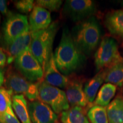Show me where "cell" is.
<instances>
[{"instance_id":"52a82bcc","label":"cell","mask_w":123,"mask_h":123,"mask_svg":"<svg viewBox=\"0 0 123 123\" xmlns=\"http://www.w3.org/2000/svg\"><path fill=\"white\" fill-rule=\"evenodd\" d=\"M30 31L26 15L10 12L6 17L2 27V39L6 49L17 38Z\"/></svg>"},{"instance_id":"83f0119b","label":"cell","mask_w":123,"mask_h":123,"mask_svg":"<svg viewBox=\"0 0 123 123\" xmlns=\"http://www.w3.org/2000/svg\"><path fill=\"white\" fill-rule=\"evenodd\" d=\"M7 55L5 50L0 47V67H4L7 63Z\"/></svg>"},{"instance_id":"7a4b0ae2","label":"cell","mask_w":123,"mask_h":123,"mask_svg":"<svg viewBox=\"0 0 123 123\" xmlns=\"http://www.w3.org/2000/svg\"><path fill=\"white\" fill-rule=\"evenodd\" d=\"M71 33L75 43L85 55L91 54L100 41V26L93 16L77 23Z\"/></svg>"},{"instance_id":"9c48e42d","label":"cell","mask_w":123,"mask_h":123,"mask_svg":"<svg viewBox=\"0 0 123 123\" xmlns=\"http://www.w3.org/2000/svg\"><path fill=\"white\" fill-rule=\"evenodd\" d=\"M96 12V3L92 0H68L63 8L66 17L76 23L93 17Z\"/></svg>"},{"instance_id":"4fadbf2b","label":"cell","mask_w":123,"mask_h":123,"mask_svg":"<svg viewBox=\"0 0 123 123\" xmlns=\"http://www.w3.org/2000/svg\"><path fill=\"white\" fill-rule=\"evenodd\" d=\"M32 40V33L29 31L14 41L5 50L7 63L11 64L25 51L30 49Z\"/></svg>"},{"instance_id":"d6a6232c","label":"cell","mask_w":123,"mask_h":123,"mask_svg":"<svg viewBox=\"0 0 123 123\" xmlns=\"http://www.w3.org/2000/svg\"></svg>"},{"instance_id":"8fae6325","label":"cell","mask_w":123,"mask_h":123,"mask_svg":"<svg viewBox=\"0 0 123 123\" xmlns=\"http://www.w3.org/2000/svg\"><path fill=\"white\" fill-rule=\"evenodd\" d=\"M28 108L32 123H55L57 120V114L39 100L30 101Z\"/></svg>"},{"instance_id":"5b68a950","label":"cell","mask_w":123,"mask_h":123,"mask_svg":"<svg viewBox=\"0 0 123 123\" xmlns=\"http://www.w3.org/2000/svg\"><path fill=\"white\" fill-rule=\"evenodd\" d=\"M94 58L95 66L98 72L123 61L117 43L115 39L109 37H105L101 40L95 52Z\"/></svg>"},{"instance_id":"4dcf8cb0","label":"cell","mask_w":123,"mask_h":123,"mask_svg":"<svg viewBox=\"0 0 123 123\" xmlns=\"http://www.w3.org/2000/svg\"><path fill=\"white\" fill-rule=\"evenodd\" d=\"M1 14H0V23H1Z\"/></svg>"},{"instance_id":"8992f818","label":"cell","mask_w":123,"mask_h":123,"mask_svg":"<svg viewBox=\"0 0 123 123\" xmlns=\"http://www.w3.org/2000/svg\"><path fill=\"white\" fill-rule=\"evenodd\" d=\"M38 100L49 105L56 114H60L70 108L66 92L47 84L43 80L39 81Z\"/></svg>"},{"instance_id":"484cf974","label":"cell","mask_w":123,"mask_h":123,"mask_svg":"<svg viewBox=\"0 0 123 123\" xmlns=\"http://www.w3.org/2000/svg\"><path fill=\"white\" fill-rule=\"evenodd\" d=\"M1 123H21L17 116L15 115L12 106L9 107L5 112Z\"/></svg>"},{"instance_id":"1f68e13d","label":"cell","mask_w":123,"mask_h":123,"mask_svg":"<svg viewBox=\"0 0 123 123\" xmlns=\"http://www.w3.org/2000/svg\"><path fill=\"white\" fill-rule=\"evenodd\" d=\"M55 123H58V122H56Z\"/></svg>"},{"instance_id":"f546056e","label":"cell","mask_w":123,"mask_h":123,"mask_svg":"<svg viewBox=\"0 0 123 123\" xmlns=\"http://www.w3.org/2000/svg\"><path fill=\"white\" fill-rule=\"evenodd\" d=\"M2 32L0 31V43H1V41H2Z\"/></svg>"},{"instance_id":"f1b7e54d","label":"cell","mask_w":123,"mask_h":123,"mask_svg":"<svg viewBox=\"0 0 123 123\" xmlns=\"http://www.w3.org/2000/svg\"><path fill=\"white\" fill-rule=\"evenodd\" d=\"M5 80V75L4 71L2 68L0 67V88L2 87Z\"/></svg>"},{"instance_id":"6da1fadb","label":"cell","mask_w":123,"mask_h":123,"mask_svg":"<svg viewBox=\"0 0 123 123\" xmlns=\"http://www.w3.org/2000/svg\"><path fill=\"white\" fill-rule=\"evenodd\" d=\"M54 57L57 68L64 75L70 76L83 66L86 55L77 46L67 27L63 30L61 41Z\"/></svg>"},{"instance_id":"44dd1931","label":"cell","mask_w":123,"mask_h":123,"mask_svg":"<svg viewBox=\"0 0 123 123\" xmlns=\"http://www.w3.org/2000/svg\"><path fill=\"white\" fill-rule=\"evenodd\" d=\"M107 69L105 78L106 83L114 84L121 87L123 86V61L113 64Z\"/></svg>"},{"instance_id":"277c9868","label":"cell","mask_w":123,"mask_h":123,"mask_svg":"<svg viewBox=\"0 0 123 123\" xmlns=\"http://www.w3.org/2000/svg\"><path fill=\"white\" fill-rule=\"evenodd\" d=\"M5 86L12 95H23L30 101L38 99L39 82H31L17 71L10 68L5 75Z\"/></svg>"},{"instance_id":"4316f807","label":"cell","mask_w":123,"mask_h":123,"mask_svg":"<svg viewBox=\"0 0 123 123\" xmlns=\"http://www.w3.org/2000/svg\"><path fill=\"white\" fill-rule=\"evenodd\" d=\"M7 1L5 0H0V13L6 17L11 11L9 10L7 7Z\"/></svg>"},{"instance_id":"603a6c76","label":"cell","mask_w":123,"mask_h":123,"mask_svg":"<svg viewBox=\"0 0 123 123\" xmlns=\"http://www.w3.org/2000/svg\"><path fill=\"white\" fill-rule=\"evenodd\" d=\"M12 95L7 89L2 87L0 88V123L7 109L12 106Z\"/></svg>"},{"instance_id":"ac0fdd59","label":"cell","mask_w":123,"mask_h":123,"mask_svg":"<svg viewBox=\"0 0 123 123\" xmlns=\"http://www.w3.org/2000/svg\"><path fill=\"white\" fill-rule=\"evenodd\" d=\"M86 111L80 107H71L61 113L62 123H90Z\"/></svg>"},{"instance_id":"30bf717a","label":"cell","mask_w":123,"mask_h":123,"mask_svg":"<svg viewBox=\"0 0 123 123\" xmlns=\"http://www.w3.org/2000/svg\"><path fill=\"white\" fill-rule=\"evenodd\" d=\"M68 77L65 92L70 106L80 107L86 111L88 110L89 104L84 91V79L74 74Z\"/></svg>"},{"instance_id":"5bb4252c","label":"cell","mask_w":123,"mask_h":123,"mask_svg":"<svg viewBox=\"0 0 123 123\" xmlns=\"http://www.w3.org/2000/svg\"><path fill=\"white\" fill-rule=\"evenodd\" d=\"M69 80L68 76L62 74L55 64L54 54L44 73L43 80L47 84L58 88H66Z\"/></svg>"},{"instance_id":"7c38bea8","label":"cell","mask_w":123,"mask_h":123,"mask_svg":"<svg viewBox=\"0 0 123 123\" xmlns=\"http://www.w3.org/2000/svg\"><path fill=\"white\" fill-rule=\"evenodd\" d=\"M29 24L31 33L47 29L51 24L50 12L42 7L35 5L29 15Z\"/></svg>"},{"instance_id":"e0dca14e","label":"cell","mask_w":123,"mask_h":123,"mask_svg":"<svg viewBox=\"0 0 123 123\" xmlns=\"http://www.w3.org/2000/svg\"><path fill=\"white\" fill-rule=\"evenodd\" d=\"M12 107L21 123H32L29 111L28 103L24 95H13Z\"/></svg>"},{"instance_id":"ba28073f","label":"cell","mask_w":123,"mask_h":123,"mask_svg":"<svg viewBox=\"0 0 123 123\" xmlns=\"http://www.w3.org/2000/svg\"><path fill=\"white\" fill-rule=\"evenodd\" d=\"M17 71L31 82L42 81L44 77L42 67L29 49L19 55L14 62Z\"/></svg>"},{"instance_id":"d4e9b609","label":"cell","mask_w":123,"mask_h":123,"mask_svg":"<svg viewBox=\"0 0 123 123\" xmlns=\"http://www.w3.org/2000/svg\"><path fill=\"white\" fill-rule=\"evenodd\" d=\"M13 4L14 7L20 13L28 14L33 10L35 3L33 0H19L14 1Z\"/></svg>"},{"instance_id":"d6986e66","label":"cell","mask_w":123,"mask_h":123,"mask_svg":"<svg viewBox=\"0 0 123 123\" xmlns=\"http://www.w3.org/2000/svg\"><path fill=\"white\" fill-rule=\"evenodd\" d=\"M109 123H123V97L117 96L107 107Z\"/></svg>"},{"instance_id":"7402d4cb","label":"cell","mask_w":123,"mask_h":123,"mask_svg":"<svg viewBox=\"0 0 123 123\" xmlns=\"http://www.w3.org/2000/svg\"><path fill=\"white\" fill-rule=\"evenodd\" d=\"M87 115L91 123H109L106 107L93 105L87 111Z\"/></svg>"},{"instance_id":"9a60e30c","label":"cell","mask_w":123,"mask_h":123,"mask_svg":"<svg viewBox=\"0 0 123 123\" xmlns=\"http://www.w3.org/2000/svg\"><path fill=\"white\" fill-rule=\"evenodd\" d=\"M104 24L113 36L123 42V9L108 12L105 15Z\"/></svg>"},{"instance_id":"2e32d148","label":"cell","mask_w":123,"mask_h":123,"mask_svg":"<svg viewBox=\"0 0 123 123\" xmlns=\"http://www.w3.org/2000/svg\"><path fill=\"white\" fill-rule=\"evenodd\" d=\"M106 74L107 69L100 71L93 78L88 80L84 85V91L88 101L89 108L93 105L100 87L105 81Z\"/></svg>"},{"instance_id":"3957f363","label":"cell","mask_w":123,"mask_h":123,"mask_svg":"<svg viewBox=\"0 0 123 123\" xmlns=\"http://www.w3.org/2000/svg\"><path fill=\"white\" fill-rule=\"evenodd\" d=\"M59 27V22L55 21L47 29L32 33L30 51L42 67L44 73L53 54V43Z\"/></svg>"},{"instance_id":"ffe728a7","label":"cell","mask_w":123,"mask_h":123,"mask_svg":"<svg viewBox=\"0 0 123 123\" xmlns=\"http://www.w3.org/2000/svg\"><path fill=\"white\" fill-rule=\"evenodd\" d=\"M117 86L111 83L104 84L98 92L93 105L107 107L115 96Z\"/></svg>"},{"instance_id":"cb8c5ba5","label":"cell","mask_w":123,"mask_h":123,"mask_svg":"<svg viewBox=\"0 0 123 123\" xmlns=\"http://www.w3.org/2000/svg\"><path fill=\"white\" fill-rule=\"evenodd\" d=\"M36 5L39 6L51 12L58 11L61 8L63 1L61 0H37L35 2Z\"/></svg>"}]
</instances>
